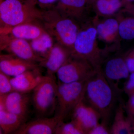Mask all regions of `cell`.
<instances>
[{
  "mask_svg": "<svg viewBox=\"0 0 134 134\" xmlns=\"http://www.w3.org/2000/svg\"><path fill=\"white\" fill-rule=\"evenodd\" d=\"M116 93L100 68L86 80L83 99L100 114L101 121L108 125L115 106Z\"/></svg>",
  "mask_w": 134,
  "mask_h": 134,
  "instance_id": "1",
  "label": "cell"
},
{
  "mask_svg": "<svg viewBox=\"0 0 134 134\" xmlns=\"http://www.w3.org/2000/svg\"><path fill=\"white\" fill-rule=\"evenodd\" d=\"M41 23L55 42L71 50L81 26L74 19L60 14L54 8L43 10Z\"/></svg>",
  "mask_w": 134,
  "mask_h": 134,
  "instance_id": "2",
  "label": "cell"
},
{
  "mask_svg": "<svg viewBox=\"0 0 134 134\" xmlns=\"http://www.w3.org/2000/svg\"><path fill=\"white\" fill-rule=\"evenodd\" d=\"M43 11L28 0L0 1V20L5 26L41 23Z\"/></svg>",
  "mask_w": 134,
  "mask_h": 134,
  "instance_id": "3",
  "label": "cell"
},
{
  "mask_svg": "<svg viewBox=\"0 0 134 134\" xmlns=\"http://www.w3.org/2000/svg\"><path fill=\"white\" fill-rule=\"evenodd\" d=\"M97 34L95 25L86 24L81 26L72 49V55L88 61L96 69L103 64V52L98 43Z\"/></svg>",
  "mask_w": 134,
  "mask_h": 134,
  "instance_id": "4",
  "label": "cell"
},
{
  "mask_svg": "<svg viewBox=\"0 0 134 134\" xmlns=\"http://www.w3.org/2000/svg\"><path fill=\"white\" fill-rule=\"evenodd\" d=\"M54 75H46L33 90L32 100L39 117H49L56 110L58 83Z\"/></svg>",
  "mask_w": 134,
  "mask_h": 134,
  "instance_id": "5",
  "label": "cell"
},
{
  "mask_svg": "<svg viewBox=\"0 0 134 134\" xmlns=\"http://www.w3.org/2000/svg\"><path fill=\"white\" fill-rule=\"evenodd\" d=\"M87 80V79H86ZM85 81L69 83L58 82L55 116L64 121L83 98Z\"/></svg>",
  "mask_w": 134,
  "mask_h": 134,
  "instance_id": "6",
  "label": "cell"
},
{
  "mask_svg": "<svg viewBox=\"0 0 134 134\" xmlns=\"http://www.w3.org/2000/svg\"><path fill=\"white\" fill-rule=\"evenodd\" d=\"M97 69L85 59L71 55L58 70L56 74L58 82L69 83L85 81Z\"/></svg>",
  "mask_w": 134,
  "mask_h": 134,
  "instance_id": "7",
  "label": "cell"
},
{
  "mask_svg": "<svg viewBox=\"0 0 134 134\" xmlns=\"http://www.w3.org/2000/svg\"><path fill=\"white\" fill-rule=\"evenodd\" d=\"M3 50L22 59L38 64L43 59L34 52L29 41L22 39L0 36V52Z\"/></svg>",
  "mask_w": 134,
  "mask_h": 134,
  "instance_id": "8",
  "label": "cell"
},
{
  "mask_svg": "<svg viewBox=\"0 0 134 134\" xmlns=\"http://www.w3.org/2000/svg\"><path fill=\"white\" fill-rule=\"evenodd\" d=\"M72 120L78 125L85 134L99 122L101 116L92 107L82 99L71 114Z\"/></svg>",
  "mask_w": 134,
  "mask_h": 134,
  "instance_id": "9",
  "label": "cell"
},
{
  "mask_svg": "<svg viewBox=\"0 0 134 134\" xmlns=\"http://www.w3.org/2000/svg\"><path fill=\"white\" fill-rule=\"evenodd\" d=\"M71 55V50L55 42L47 55L38 64L46 69L47 75H54Z\"/></svg>",
  "mask_w": 134,
  "mask_h": 134,
  "instance_id": "10",
  "label": "cell"
},
{
  "mask_svg": "<svg viewBox=\"0 0 134 134\" xmlns=\"http://www.w3.org/2000/svg\"><path fill=\"white\" fill-rule=\"evenodd\" d=\"M46 31L41 23H28L0 28V36L22 39L30 41Z\"/></svg>",
  "mask_w": 134,
  "mask_h": 134,
  "instance_id": "11",
  "label": "cell"
},
{
  "mask_svg": "<svg viewBox=\"0 0 134 134\" xmlns=\"http://www.w3.org/2000/svg\"><path fill=\"white\" fill-rule=\"evenodd\" d=\"M29 93L13 91L4 96L5 110L26 121L29 113L30 97Z\"/></svg>",
  "mask_w": 134,
  "mask_h": 134,
  "instance_id": "12",
  "label": "cell"
},
{
  "mask_svg": "<svg viewBox=\"0 0 134 134\" xmlns=\"http://www.w3.org/2000/svg\"><path fill=\"white\" fill-rule=\"evenodd\" d=\"M103 74L115 91L117 89V83L120 80L127 78L129 72L125 60L120 57H113L108 60L101 67Z\"/></svg>",
  "mask_w": 134,
  "mask_h": 134,
  "instance_id": "13",
  "label": "cell"
},
{
  "mask_svg": "<svg viewBox=\"0 0 134 134\" xmlns=\"http://www.w3.org/2000/svg\"><path fill=\"white\" fill-rule=\"evenodd\" d=\"M40 66L38 63L27 61L12 54H0V71L9 77Z\"/></svg>",
  "mask_w": 134,
  "mask_h": 134,
  "instance_id": "14",
  "label": "cell"
},
{
  "mask_svg": "<svg viewBox=\"0 0 134 134\" xmlns=\"http://www.w3.org/2000/svg\"><path fill=\"white\" fill-rule=\"evenodd\" d=\"M43 76L39 66L10 77V83L13 90L21 93H29L33 91L38 85Z\"/></svg>",
  "mask_w": 134,
  "mask_h": 134,
  "instance_id": "15",
  "label": "cell"
},
{
  "mask_svg": "<svg viewBox=\"0 0 134 134\" xmlns=\"http://www.w3.org/2000/svg\"><path fill=\"white\" fill-rule=\"evenodd\" d=\"M59 120L58 117H39L31 121L25 122L15 132V134H54Z\"/></svg>",
  "mask_w": 134,
  "mask_h": 134,
  "instance_id": "16",
  "label": "cell"
},
{
  "mask_svg": "<svg viewBox=\"0 0 134 134\" xmlns=\"http://www.w3.org/2000/svg\"><path fill=\"white\" fill-rule=\"evenodd\" d=\"M88 5L87 0H58L53 8L79 23L85 17Z\"/></svg>",
  "mask_w": 134,
  "mask_h": 134,
  "instance_id": "17",
  "label": "cell"
},
{
  "mask_svg": "<svg viewBox=\"0 0 134 134\" xmlns=\"http://www.w3.org/2000/svg\"><path fill=\"white\" fill-rule=\"evenodd\" d=\"M93 23L98 39L107 44L114 42L119 35V21L116 18L111 17L99 21L98 18H95Z\"/></svg>",
  "mask_w": 134,
  "mask_h": 134,
  "instance_id": "18",
  "label": "cell"
},
{
  "mask_svg": "<svg viewBox=\"0 0 134 134\" xmlns=\"http://www.w3.org/2000/svg\"><path fill=\"white\" fill-rule=\"evenodd\" d=\"M25 121L5 110L0 111V127L3 134H14Z\"/></svg>",
  "mask_w": 134,
  "mask_h": 134,
  "instance_id": "19",
  "label": "cell"
},
{
  "mask_svg": "<svg viewBox=\"0 0 134 134\" xmlns=\"http://www.w3.org/2000/svg\"><path fill=\"white\" fill-rule=\"evenodd\" d=\"M54 40L46 31L40 36L29 41L34 52L43 58L47 55L54 44Z\"/></svg>",
  "mask_w": 134,
  "mask_h": 134,
  "instance_id": "20",
  "label": "cell"
},
{
  "mask_svg": "<svg viewBox=\"0 0 134 134\" xmlns=\"http://www.w3.org/2000/svg\"><path fill=\"white\" fill-rule=\"evenodd\" d=\"M98 15L110 16L117 12L121 7V0H96L93 3Z\"/></svg>",
  "mask_w": 134,
  "mask_h": 134,
  "instance_id": "21",
  "label": "cell"
},
{
  "mask_svg": "<svg viewBox=\"0 0 134 134\" xmlns=\"http://www.w3.org/2000/svg\"><path fill=\"white\" fill-rule=\"evenodd\" d=\"M131 127L129 121L125 120L122 108L119 107L115 112L112 124L110 127V134H129Z\"/></svg>",
  "mask_w": 134,
  "mask_h": 134,
  "instance_id": "22",
  "label": "cell"
},
{
  "mask_svg": "<svg viewBox=\"0 0 134 134\" xmlns=\"http://www.w3.org/2000/svg\"><path fill=\"white\" fill-rule=\"evenodd\" d=\"M118 33L119 36L122 39L126 40L134 39V18H127L119 21Z\"/></svg>",
  "mask_w": 134,
  "mask_h": 134,
  "instance_id": "23",
  "label": "cell"
},
{
  "mask_svg": "<svg viewBox=\"0 0 134 134\" xmlns=\"http://www.w3.org/2000/svg\"><path fill=\"white\" fill-rule=\"evenodd\" d=\"M55 134H85L74 121L65 122L60 121L55 129Z\"/></svg>",
  "mask_w": 134,
  "mask_h": 134,
  "instance_id": "24",
  "label": "cell"
},
{
  "mask_svg": "<svg viewBox=\"0 0 134 134\" xmlns=\"http://www.w3.org/2000/svg\"><path fill=\"white\" fill-rule=\"evenodd\" d=\"M10 77L0 71V96H4L13 91Z\"/></svg>",
  "mask_w": 134,
  "mask_h": 134,
  "instance_id": "25",
  "label": "cell"
},
{
  "mask_svg": "<svg viewBox=\"0 0 134 134\" xmlns=\"http://www.w3.org/2000/svg\"><path fill=\"white\" fill-rule=\"evenodd\" d=\"M42 10L53 7L58 0H28Z\"/></svg>",
  "mask_w": 134,
  "mask_h": 134,
  "instance_id": "26",
  "label": "cell"
},
{
  "mask_svg": "<svg viewBox=\"0 0 134 134\" xmlns=\"http://www.w3.org/2000/svg\"><path fill=\"white\" fill-rule=\"evenodd\" d=\"M110 134V128L108 125L101 121L99 122L88 132L87 134Z\"/></svg>",
  "mask_w": 134,
  "mask_h": 134,
  "instance_id": "27",
  "label": "cell"
},
{
  "mask_svg": "<svg viewBox=\"0 0 134 134\" xmlns=\"http://www.w3.org/2000/svg\"><path fill=\"white\" fill-rule=\"evenodd\" d=\"M125 90L131 96L134 94V72L131 73L129 77V80L127 82Z\"/></svg>",
  "mask_w": 134,
  "mask_h": 134,
  "instance_id": "28",
  "label": "cell"
},
{
  "mask_svg": "<svg viewBox=\"0 0 134 134\" xmlns=\"http://www.w3.org/2000/svg\"><path fill=\"white\" fill-rule=\"evenodd\" d=\"M127 68L129 72L132 73L134 72V59L132 57H129L125 60Z\"/></svg>",
  "mask_w": 134,
  "mask_h": 134,
  "instance_id": "29",
  "label": "cell"
},
{
  "mask_svg": "<svg viewBox=\"0 0 134 134\" xmlns=\"http://www.w3.org/2000/svg\"><path fill=\"white\" fill-rule=\"evenodd\" d=\"M127 108L131 116L134 117V94L131 96Z\"/></svg>",
  "mask_w": 134,
  "mask_h": 134,
  "instance_id": "30",
  "label": "cell"
},
{
  "mask_svg": "<svg viewBox=\"0 0 134 134\" xmlns=\"http://www.w3.org/2000/svg\"><path fill=\"white\" fill-rule=\"evenodd\" d=\"M4 96H0V111L5 110L4 105Z\"/></svg>",
  "mask_w": 134,
  "mask_h": 134,
  "instance_id": "31",
  "label": "cell"
},
{
  "mask_svg": "<svg viewBox=\"0 0 134 134\" xmlns=\"http://www.w3.org/2000/svg\"><path fill=\"white\" fill-rule=\"evenodd\" d=\"M96 0H87L88 4H93V3L95 2Z\"/></svg>",
  "mask_w": 134,
  "mask_h": 134,
  "instance_id": "32",
  "label": "cell"
},
{
  "mask_svg": "<svg viewBox=\"0 0 134 134\" xmlns=\"http://www.w3.org/2000/svg\"><path fill=\"white\" fill-rule=\"evenodd\" d=\"M3 26H4V25H3V24L1 22V21L0 20V28Z\"/></svg>",
  "mask_w": 134,
  "mask_h": 134,
  "instance_id": "33",
  "label": "cell"
},
{
  "mask_svg": "<svg viewBox=\"0 0 134 134\" xmlns=\"http://www.w3.org/2000/svg\"><path fill=\"white\" fill-rule=\"evenodd\" d=\"M3 134V132L2 130L1 129L0 127V134Z\"/></svg>",
  "mask_w": 134,
  "mask_h": 134,
  "instance_id": "34",
  "label": "cell"
},
{
  "mask_svg": "<svg viewBox=\"0 0 134 134\" xmlns=\"http://www.w3.org/2000/svg\"><path fill=\"white\" fill-rule=\"evenodd\" d=\"M127 1H134V0H127Z\"/></svg>",
  "mask_w": 134,
  "mask_h": 134,
  "instance_id": "35",
  "label": "cell"
},
{
  "mask_svg": "<svg viewBox=\"0 0 134 134\" xmlns=\"http://www.w3.org/2000/svg\"><path fill=\"white\" fill-rule=\"evenodd\" d=\"M133 58L134 59V53L133 55Z\"/></svg>",
  "mask_w": 134,
  "mask_h": 134,
  "instance_id": "36",
  "label": "cell"
},
{
  "mask_svg": "<svg viewBox=\"0 0 134 134\" xmlns=\"http://www.w3.org/2000/svg\"><path fill=\"white\" fill-rule=\"evenodd\" d=\"M1 54V53H0V54Z\"/></svg>",
  "mask_w": 134,
  "mask_h": 134,
  "instance_id": "37",
  "label": "cell"
},
{
  "mask_svg": "<svg viewBox=\"0 0 134 134\" xmlns=\"http://www.w3.org/2000/svg\"><path fill=\"white\" fill-rule=\"evenodd\" d=\"M2 1V0H0V1Z\"/></svg>",
  "mask_w": 134,
  "mask_h": 134,
  "instance_id": "38",
  "label": "cell"
}]
</instances>
